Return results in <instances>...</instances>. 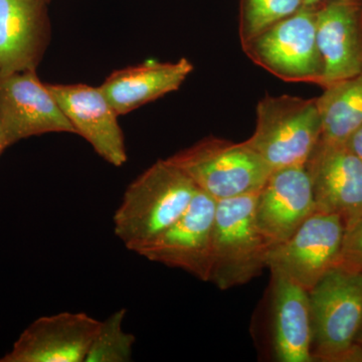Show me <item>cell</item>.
I'll list each match as a JSON object with an SVG mask.
<instances>
[{
	"mask_svg": "<svg viewBox=\"0 0 362 362\" xmlns=\"http://www.w3.org/2000/svg\"><path fill=\"white\" fill-rule=\"evenodd\" d=\"M199 190L168 159L156 161L124 192L113 216L116 237L135 252L177 221Z\"/></svg>",
	"mask_w": 362,
	"mask_h": 362,
	"instance_id": "cell-1",
	"label": "cell"
},
{
	"mask_svg": "<svg viewBox=\"0 0 362 362\" xmlns=\"http://www.w3.org/2000/svg\"><path fill=\"white\" fill-rule=\"evenodd\" d=\"M313 361L362 362V273L334 268L309 291Z\"/></svg>",
	"mask_w": 362,
	"mask_h": 362,
	"instance_id": "cell-2",
	"label": "cell"
},
{
	"mask_svg": "<svg viewBox=\"0 0 362 362\" xmlns=\"http://www.w3.org/2000/svg\"><path fill=\"white\" fill-rule=\"evenodd\" d=\"M256 111V128L245 142L273 170L305 165L322 136L317 98L266 96Z\"/></svg>",
	"mask_w": 362,
	"mask_h": 362,
	"instance_id": "cell-3",
	"label": "cell"
},
{
	"mask_svg": "<svg viewBox=\"0 0 362 362\" xmlns=\"http://www.w3.org/2000/svg\"><path fill=\"white\" fill-rule=\"evenodd\" d=\"M216 202L258 192L273 169L246 142L207 137L168 157Z\"/></svg>",
	"mask_w": 362,
	"mask_h": 362,
	"instance_id": "cell-4",
	"label": "cell"
},
{
	"mask_svg": "<svg viewBox=\"0 0 362 362\" xmlns=\"http://www.w3.org/2000/svg\"><path fill=\"white\" fill-rule=\"evenodd\" d=\"M256 195L216 202L209 282L223 291L247 284L267 268L270 246L255 221Z\"/></svg>",
	"mask_w": 362,
	"mask_h": 362,
	"instance_id": "cell-5",
	"label": "cell"
},
{
	"mask_svg": "<svg viewBox=\"0 0 362 362\" xmlns=\"http://www.w3.org/2000/svg\"><path fill=\"white\" fill-rule=\"evenodd\" d=\"M242 47L256 65L285 82L322 85L324 64L317 44L316 6L302 7Z\"/></svg>",
	"mask_w": 362,
	"mask_h": 362,
	"instance_id": "cell-6",
	"label": "cell"
},
{
	"mask_svg": "<svg viewBox=\"0 0 362 362\" xmlns=\"http://www.w3.org/2000/svg\"><path fill=\"white\" fill-rule=\"evenodd\" d=\"M344 232L341 216L316 211L289 239L270 247L267 268L310 291L337 268Z\"/></svg>",
	"mask_w": 362,
	"mask_h": 362,
	"instance_id": "cell-7",
	"label": "cell"
},
{
	"mask_svg": "<svg viewBox=\"0 0 362 362\" xmlns=\"http://www.w3.org/2000/svg\"><path fill=\"white\" fill-rule=\"evenodd\" d=\"M216 201L199 190L182 216L136 254L209 282Z\"/></svg>",
	"mask_w": 362,
	"mask_h": 362,
	"instance_id": "cell-8",
	"label": "cell"
},
{
	"mask_svg": "<svg viewBox=\"0 0 362 362\" xmlns=\"http://www.w3.org/2000/svg\"><path fill=\"white\" fill-rule=\"evenodd\" d=\"M0 123L9 146L32 136L75 133L35 70L0 77Z\"/></svg>",
	"mask_w": 362,
	"mask_h": 362,
	"instance_id": "cell-9",
	"label": "cell"
},
{
	"mask_svg": "<svg viewBox=\"0 0 362 362\" xmlns=\"http://www.w3.org/2000/svg\"><path fill=\"white\" fill-rule=\"evenodd\" d=\"M101 321L85 312L40 317L0 362H85Z\"/></svg>",
	"mask_w": 362,
	"mask_h": 362,
	"instance_id": "cell-10",
	"label": "cell"
},
{
	"mask_svg": "<svg viewBox=\"0 0 362 362\" xmlns=\"http://www.w3.org/2000/svg\"><path fill=\"white\" fill-rule=\"evenodd\" d=\"M304 166L316 211L337 214L345 223L362 213V159L346 143L320 138Z\"/></svg>",
	"mask_w": 362,
	"mask_h": 362,
	"instance_id": "cell-11",
	"label": "cell"
},
{
	"mask_svg": "<svg viewBox=\"0 0 362 362\" xmlns=\"http://www.w3.org/2000/svg\"><path fill=\"white\" fill-rule=\"evenodd\" d=\"M314 213L310 176L304 165L274 169L257 192L255 221L270 247L289 239Z\"/></svg>",
	"mask_w": 362,
	"mask_h": 362,
	"instance_id": "cell-12",
	"label": "cell"
},
{
	"mask_svg": "<svg viewBox=\"0 0 362 362\" xmlns=\"http://www.w3.org/2000/svg\"><path fill=\"white\" fill-rule=\"evenodd\" d=\"M47 87L75 134L82 136L111 165L123 166L127 151L119 115L101 88L85 84H47Z\"/></svg>",
	"mask_w": 362,
	"mask_h": 362,
	"instance_id": "cell-13",
	"label": "cell"
},
{
	"mask_svg": "<svg viewBox=\"0 0 362 362\" xmlns=\"http://www.w3.org/2000/svg\"><path fill=\"white\" fill-rule=\"evenodd\" d=\"M316 37L324 64L322 89L361 73L362 0L317 4Z\"/></svg>",
	"mask_w": 362,
	"mask_h": 362,
	"instance_id": "cell-14",
	"label": "cell"
},
{
	"mask_svg": "<svg viewBox=\"0 0 362 362\" xmlns=\"http://www.w3.org/2000/svg\"><path fill=\"white\" fill-rule=\"evenodd\" d=\"M45 0H0V77L37 70L49 35Z\"/></svg>",
	"mask_w": 362,
	"mask_h": 362,
	"instance_id": "cell-15",
	"label": "cell"
},
{
	"mask_svg": "<svg viewBox=\"0 0 362 362\" xmlns=\"http://www.w3.org/2000/svg\"><path fill=\"white\" fill-rule=\"evenodd\" d=\"M194 65L182 58L175 63L148 59L113 71L100 86L119 116L180 89Z\"/></svg>",
	"mask_w": 362,
	"mask_h": 362,
	"instance_id": "cell-16",
	"label": "cell"
},
{
	"mask_svg": "<svg viewBox=\"0 0 362 362\" xmlns=\"http://www.w3.org/2000/svg\"><path fill=\"white\" fill-rule=\"evenodd\" d=\"M273 349L280 362H311L312 321L309 291L272 273Z\"/></svg>",
	"mask_w": 362,
	"mask_h": 362,
	"instance_id": "cell-17",
	"label": "cell"
},
{
	"mask_svg": "<svg viewBox=\"0 0 362 362\" xmlns=\"http://www.w3.org/2000/svg\"><path fill=\"white\" fill-rule=\"evenodd\" d=\"M317 98L327 141L345 142L362 126V71L354 77L324 88Z\"/></svg>",
	"mask_w": 362,
	"mask_h": 362,
	"instance_id": "cell-18",
	"label": "cell"
},
{
	"mask_svg": "<svg viewBox=\"0 0 362 362\" xmlns=\"http://www.w3.org/2000/svg\"><path fill=\"white\" fill-rule=\"evenodd\" d=\"M127 310L119 309L101 322L90 344L85 362H128L132 361L136 337L123 328Z\"/></svg>",
	"mask_w": 362,
	"mask_h": 362,
	"instance_id": "cell-19",
	"label": "cell"
},
{
	"mask_svg": "<svg viewBox=\"0 0 362 362\" xmlns=\"http://www.w3.org/2000/svg\"><path fill=\"white\" fill-rule=\"evenodd\" d=\"M304 6V0H240V44L264 32Z\"/></svg>",
	"mask_w": 362,
	"mask_h": 362,
	"instance_id": "cell-20",
	"label": "cell"
},
{
	"mask_svg": "<svg viewBox=\"0 0 362 362\" xmlns=\"http://www.w3.org/2000/svg\"><path fill=\"white\" fill-rule=\"evenodd\" d=\"M337 268L362 273V213L345 223Z\"/></svg>",
	"mask_w": 362,
	"mask_h": 362,
	"instance_id": "cell-21",
	"label": "cell"
},
{
	"mask_svg": "<svg viewBox=\"0 0 362 362\" xmlns=\"http://www.w3.org/2000/svg\"><path fill=\"white\" fill-rule=\"evenodd\" d=\"M345 143L359 158L362 159V126L354 131Z\"/></svg>",
	"mask_w": 362,
	"mask_h": 362,
	"instance_id": "cell-22",
	"label": "cell"
},
{
	"mask_svg": "<svg viewBox=\"0 0 362 362\" xmlns=\"http://www.w3.org/2000/svg\"><path fill=\"white\" fill-rule=\"evenodd\" d=\"M7 147H9L8 142H7L6 133H4L1 123H0V156H1L2 152H4Z\"/></svg>",
	"mask_w": 362,
	"mask_h": 362,
	"instance_id": "cell-23",
	"label": "cell"
},
{
	"mask_svg": "<svg viewBox=\"0 0 362 362\" xmlns=\"http://www.w3.org/2000/svg\"><path fill=\"white\" fill-rule=\"evenodd\" d=\"M324 0H304V6H315Z\"/></svg>",
	"mask_w": 362,
	"mask_h": 362,
	"instance_id": "cell-24",
	"label": "cell"
},
{
	"mask_svg": "<svg viewBox=\"0 0 362 362\" xmlns=\"http://www.w3.org/2000/svg\"><path fill=\"white\" fill-rule=\"evenodd\" d=\"M356 343L362 346V327L361 331H359L358 337H357Z\"/></svg>",
	"mask_w": 362,
	"mask_h": 362,
	"instance_id": "cell-25",
	"label": "cell"
},
{
	"mask_svg": "<svg viewBox=\"0 0 362 362\" xmlns=\"http://www.w3.org/2000/svg\"><path fill=\"white\" fill-rule=\"evenodd\" d=\"M45 1L47 2V4H49V0H45Z\"/></svg>",
	"mask_w": 362,
	"mask_h": 362,
	"instance_id": "cell-26",
	"label": "cell"
}]
</instances>
